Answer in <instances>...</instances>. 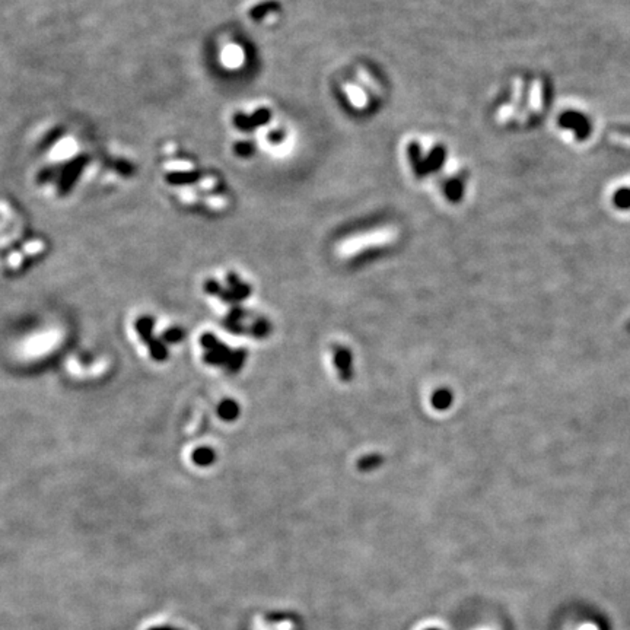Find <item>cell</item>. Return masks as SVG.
<instances>
[{"instance_id":"obj_12","label":"cell","mask_w":630,"mask_h":630,"mask_svg":"<svg viewBox=\"0 0 630 630\" xmlns=\"http://www.w3.org/2000/svg\"><path fill=\"white\" fill-rule=\"evenodd\" d=\"M278 5L276 3H273V2H267V3H263V5H259V6H255L251 12H252V16L254 18H262V16L264 15V13H267V12H270L271 9H275Z\"/></svg>"},{"instance_id":"obj_3","label":"cell","mask_w":630,"mask_h":630,"mask_svg":"<svg viewBox=\"0 0 630 630\" xmlns=\"http://www.w3.org/2000/svg\"><path fill=\"white\" fill-rule=\"evenodd\" d=\"M220 60H222V64L228 67V69H238L244 63V51L240 45L228 44L222 50Z\"/></svg>"},{"instance_id":"obj_13","label":"cell","mask_w":630,"mask_h":630,"mask_svg":"<svg viewBox=\"0 0 630 630\" xmlns=\"http://www.w3.org/2000/svg\"><path fill=\"white\" fill-rule=\"evenodd\" d=\"M419 630H448V629L445 627L444 623H439V622L434 620V622H431V623H424V624H422V626L419 627Z\"/></svg>"},{"instance_id":"obj_10","label":"cell","mask_w":630,"mask_h":630,"mask_svg":"<svg viewBox=\"0 0 630 630\" xmlns=\"http://www.w3.org/2000/svg\"><path fill=\"white\" fill-rule=\"evenodd\" d=\"M193 459H194V463H197L200 466H206L213 461V452L208 448H200V450L194 451Z\"/></svg>"},{"instance_id":"obj_11","label":"cell","mask_w":630,"mask_h":630,"mask_svg":"<svg viewBox=\"0 0 630 630\" xmlns=\"http://www.w3.org/2000/svg\"><path fill=\"white\" fill-rule=\"evenodd\" d=\"M182 337H184V331L181 329H169L162 334V342L177 343V342H181Z\"/></svg>"},{"instance_id":"obj_16","label":"cell","mask_w":630,"mask_h":630,"mask_svg":"<svg viewBox=\"0 0 630 630\" xmlns=\"http://www.w3.org/2000/svg\"><path fill=\"white\" fill-rule=\"evenodd\" d=\"M236 150H238V153H241V155L248 157L250 153H251V146L247 145V143H244V145H238V146H236Z\"/></svg>"},{"instance_id":"obj_2","label":"cell","mask_w":630,"mask_h":630,"mask_svg":"<svg viewBox=\"0 0 630 630\" xmlns=\"http://www.w3.org/2000/svg\"><path fill=\"white\" fill-rule=\"evenodd\" d=\"M251 630H298V624L291 617L259 615L254 617Z\"/></svg>"},{"instance_id":"obj_7","label":"cell","mask_w":630,"mask_h":630,"mask_svg":"<svg viewBox=\"0 0 630 630\" xmlns=\"http://www.w3.org/2000/svg\"><path fill=\"white\" fill-rule=\"evenodd\" d=\"M148 346H149V353H150V356H152L155 361L161 362V361H165L166 357H168V350H166V346L164 345L162 340L153 338L152 342L148 343Z\"/></svg>"},{"instance_id":"obj_6","label":"cell","mask_w":630,"mask_h":630,"mask_svg":"<svg viewBox=\"0 0 630 630\" xmlns=\"http://www.w3.org/2000/svg\"><path fill=\"white\" fill-rule=\"evenodd\" d=\"M345 91H346L349 101L356 108H364L366 106V95L362 91V88L356 87V85H348Z\"/></svg>"},{"instance_id":"obj_5","label":"cell","mask_w":630,"mask_h":630,"mask_svg":"<svg viewBox=\"0 0 630 630\" xmlns=\"http://www.w3.org/2000/svg\"><path fill=\"white\" fill-rule=\"evenodd\" d=\"M153 326H155V321H153L152 317L145 315V317H141V318L136 320V324H134L136 331L139 333L141 338L143 340L146 345L149 342H152L153 338H155V337H153Z\"/></svg>"},{"instance_id":"obj_14","label":"cell","mask_w":630,"mask_h":630,"mask_svg":"<svg viewBox=\"0 0 630 630\" xmlns=\"http://www.w3.org/2000/svg\"><path fill=\"white\" fill-rule=\"evenodd\" d=\"M235 413H236V406H235V404H228V406L225 407V410H220V415L225 416V417H228V419H231L232 416H235Z\"/></svg>"},{"instance_id":"obj_17","label":"cell","mask_w":630,"mask_h":630,"mask_svg":"<svg viewBox=\"0 0 630 630\" xmlns=\"http://www.w3.org/2000/svg\"><path fill=\"white\" fill-rule=\"evenodd\" d=\"M475 630H493L492 627H483V629H475Z\"/></svg>"},{"instance_id":"obj_15","label":"cell","mask_w":630,"mask_h":630,"mask_svg":"<svg viewBox=\"0 0 630 630\" xmlns=\"http://www.w3.org/2000/svg\"><path fill=\"white\" fill-rule=\"evenodd\" d=\"M576 630H601V629H600V626L597 623L594 624V623L588 622V623H582V624L578 626Z\"/></svg>"},{"instance_id":"obj_9","label":"cell","mask_w":630,"mask_h":630,"mask_svg":"<svg viewBox=\"0 0 630 630\" xmlns=\"http://www.w3.org/2000/svg\"><path fill=\"white\" fill-rule=\"evenodd\" d=\"M613 203L619 209H629L630 208V189H620L613 196Z\"/></svg>"},{"instance_id":"obj_4","label":"cell","mask_w":630,"mask_h":630,"mask_svg":"<svg viewBox=\"0 0 630 630\" xmlns=\"http://www.w3.org/2000/svg\"><path fill=\"white\" fill-rule=\"evenodd\" d=\"M269 118H270V111L262 108L259 111H255L252 115H236L234 123L236 127H240L243 130H250L251 127L266 123Z\"/></svg>"},{"instance_id":"obj_8","label":"cell","mask_w":630,"mask_h":630,"mask_svg":"<svg viewBox=\"0 0 630 630\" xmlns=\"http://www.w3.org/2000/svg\"><path fill=\"white\" fill-rule=\"evenodd\" d=\"M463 193H464V187H463V182L459 180H451L445 185V196L451 201H459V199L463 197Z\"/></svg>"},{"instance_id":"obj_1","label":"cell","mask_w":630,"mask_h":630,"mask_svg":"<svg viewBox=\"0 0 630 630\" xmlns=\"http://www.w3.org/2000/svg\"><path fill=\"white\" fill-rule=\"evenodd\" d=\"M559 124L566 129L572 130L576 136V139L585 141L591 134V122L585 114H581L578 111H565L559 117Z\"/></svg>"}]
</instances>
